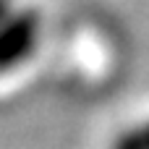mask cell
I'll use <instances>...</instances> for the list:
<instances>
[{
  "mask_svg": "<svg viewBox=\"0 0 149 149\" xmlns=\"http://www.w3.org/2000/svg\"><path fill=\"white\" fill-rule=\"evenodd\" d=\"M110 149H149V118L120 131Z\"/></svg>",
  "mask_w": 149,
  "mask_h": 149,
  "instance_id": "obj_2",
  "label": "cell"
},
{
  "mask_svg": "<svg viewBox=\"0 0 149 149\" xmlns=\"http://www.w3.org/2000/svg\"><path fill=\"white\" fill-rule=\"evenodd\" d=\"M39 34H42V18L34 8H8L0 39L3 68L13 71L16 65L26 63L39 45Z\"/></svg>",
  "mask_w": 149,
  "mask_h": 149,
  "instance_id": "obj_1",
  "label": "cell"
}]
</instances>
